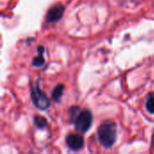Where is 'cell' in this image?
<instances>
[{
	"instance_id": "obj_4",
	"label": "cell",
	"mask_w": 154,
	"mask_h": 154,
	"mask_svg": "<svg viewBox=\"0 0 154 154\" xmlns=\"http://www.w3.org/2000/svg\"><path fill=\"white\" fill-rule=\"evenodd\" d=\"M64 10H65L64 6L60 4L54 5L48 10L46 14V22L52 23L60 21L64 14Z\"/></svg>"
},
{
	"instance_id": "obj_2",
	"label": "cell",
	"mask_w": 154,
	"mask_h": 154,
	"mask_svg": "<svg viewBox=\"0 0 154 154\" xmlns=\"http://www.w3.org/2000/svg\"><path fill=\"white\" fill-rule=\"evenodd\" d=\"M75 129L81 134L88 132L93 124V115L89 110H83L73 120Z\"/></svg>"
},
{
	"instance_id": "obj_9",
	"label": "cell",
	"mask_w": 154,
	"mask_h": 154,
	"mask_svg": "<svg viewBox=\"0 0 154 154\" xmlns=\"http://www.w3.org/2000/svg\"><path fill=\"white\" fill-rule=\"evenodd\" d=\"M145 108L150 114H154V96L151 95L148 97L146 103H145Z\"/></svg>"
},
{
	"instance_id": "obj_8",
	"label": "cell",
	"mask_w": 154,
	"mask_h": 154,
	"mask_svg": "<svg viewBox=\"0 0 154 154\" xmlns=\"http://www.w3.org/2000/svg\"><path fill=\"white\" fill-rule=\"evenodd\" d=\"M33 122H34L35 126H36L37 128H39V129H43V128H45V127L48 125L47 120H46L43 116H34Z\"/></svg>"
},
{
	"instance_id": "obj_5",
	"label": "cell",
	"mask_w": 154,
	"mask_h": 154,
	"mask_svg": "<svg viewBox=\"0 0 154 154\" xmlns=\"http://www.w3.org/2000/svg\"><path fill=\"white\" fill-rule=\"evenodd\" d=\"M66 144L72 151L81 150L84 145V139L81 135L69 134L66 136Z\"/></svg>"
},
{
	"instance_id": "obj_6",
	"label": "cell",
	"mask_w": 154,
	"mask_h": 154,
	"mask_svg": "<svg viewBox=\"0 0 154 154\" xmlns=\"http://www.w3.org/2000/svg\"><path fill=\"white\" fill-rule=\"evenodd\" d=\"M37 51H38V56L34 57L33 60H32V66H35V67H42L44 65L45 63V60H44V58H43V54H44V47L43 46H39L37 48Z\"/></svg>"
},
{
	"instance_id": "obj_1",
	"label": "cell",
	"mask_w": 154,
	"mask_h": 154,
	"mask_svg": "<svg viewBox=\"0 0 154 154\" xmlns=\"http://www.w3.org/2000/svg\"><path fill=\"white\" fill-rule=\"evenodd\" d=\"M116 125L111 121L102 123L97 129V137L100 144L105 148L112 147L116 141Z\"/></svg>"
},
{
	"instance_id": "obj_7",
	"label": "cell",
	"mask_w": 154,
	"mask_h": 154,
	"mask_svg": "<svg viewBox=\"0 0 154 154\" xmlns=\"http://www.w3.org/2000/svg\"><path fill=\"white\" fill-rule=\"evenodd\" d=\"M63 90H64V85H62V84H59L52 90V92H51V99L55 103H60V99H61L62 95H63Z\"/></svg>"
},
{
	"instance_id": "obj_3",
	"label": "cell",
	"mask_w": 154,
	"mask_h": 154,
	"mask_svg": "<svg viewBox=\"0 0 154 154\" xmlns=\"http://www.w3.org/2000/svg\"><path fill=\"white\" fill-rule=\"evenodd\" d=\"M31 98L33 102V105L41 110H45L50 106V100L47 97L46 94L42 92L37 81L34 82L33 86L31 88Z\"/></svg>"
}]
</instances>
